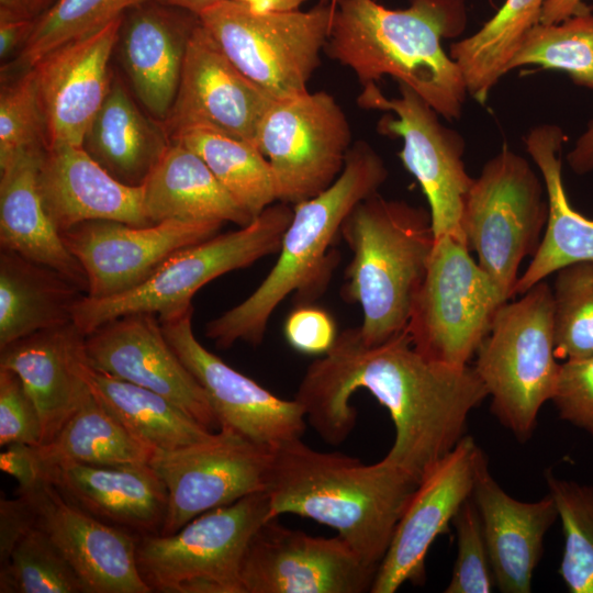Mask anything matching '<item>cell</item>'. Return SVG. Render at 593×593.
<instances>
[{"instance_id": "cell-1", "label": "cell", "mask_w": 593, "mask_h": 593, "mask_svg": "<svg viewBox=\"0 0 593 593\" xmlns=\"http://www.w3.org/2000/svg\"><path fill=\"white\" fill-rule=\"evenodd\" d=\"M359 390L384 406L393 422L385 458L418 482L466 435L469 414L489 396L473 367L425 358L406 329L369 346L357 326L338 333L333 347L309 365L294 400L322 439L339 445L356 426L351 396Z\"/></svg>"}, {"instance_id": "cell-2", "label": "cell", "mask_w": 593, "mask_h": 593, "mask_svg": "<svg viewBox=\"0 0 593 593\" xmlns=\"http://www.w3.org/2000/svg\"><path fill=\"white\" fill-rule=\"evenodd\" d=\"M466 24L465 0H410L400 10L374 0H337L324 49L361 86L391 76L452 121L468 91L441 40L459 36Z\"/></svg>"}, {"instance_id": "cell-3", "label": "cell", "mask_w": 593, "mask_h": 593, "mask_svg": "<svg viewBox=\"0 0 593 593\" xmlns=\"http://www.w3.org/2000/svg\"><path fill=\"white\" fill-rule=\"evenodd\" d=\"M417 484L385 457L366 465L298 438L272 448L266 492L270 519L294 514L326 525L378 570Z\"/></svg>"}, {"instance_id": "cell-4", "label": "cell", "mask_w": 593, "mask_h": 593, "mask_svg": "<svg viewBox=\"0 0 593 593\" xmlns=\"http://www.w3.org/2000/svg\"><path fill=\"white\" fill-rule=\"evenodd\" d=\"M388 177L380 155L365 141L351 145L344 169L326 190L293 205L279 256L261 283L244 301L205 324L204 334L220 349L236 342L257 346L273 311L291 293L311 303L326 288L338 261L331 246L350 211L378 192Z\"/></svg>"}, {"instance_id": "cell-5", "label": "cell", "mask_w": 593, "mask_h": 593, "mask_svg": "<svg viewBox=\"0 0 593 593\" xmlns=\"http://www.w3.org/2000/svg\"><path fill=\"white\" fill-rule=\"evenodd\" d=\"M339 234L353 253L342 298L361 307L362 342L382 344L406 329L435 244L430 213L377 192L350 211Z\"/></svg>"}, {"instance_id": "cell-6", "label": "cell", "mask_w": 593, "mask_h": 593, "mask_svg": "<svg viewBox=\"0 0 593 593\" xmlns=\"http://www.w3.org/2000/svg\"><path fill=\"white\" fill-rule=\"evenodd\" d=\"M474 370L491 396V411L518 440L533 435L541 406L551 401L560 366L555 353L552 289L544 280L497 310L479 346Z\"/></svg>"}, {"instance_id": "cell-7", "label": "cell", "mask_w": 593, "mask_h": 593, "mask_svg": "<svg viewBox=\"0 0 593 593\" xmlns=\"http://www.w3.org/2000/svg\"><path fill=\"white\" fill-rule=\"evenodd\" d=\"M292 215L290 204L272 203L246 226L175 251L150 278L130 291L105 299L83 295L74 306L72 323L88 335L128 314L166 318L183 313L192 309V298L210 281L278 253Z\"/></svg>"}, {"instance_id": "cell-8", "label": "cell", "mask_w": 593, "mask_h": 593, "mask_svg": "<svg viewBox=\"0 0 593 593\" xmlns=\"http://www.w3.org/2000/svg\"><path fill=\"white\" fill-rule=\"evenodd\" d=\"M270 519L266 491L208 511L172 535L138 536L136 561L152 592L244 593L240 566L256 530Z\"/></svg>"}, {"instance_id": "cell-9", "label": "cell", "mask_w": 593, "mask_h": 593, "mask_svg": "<svg viewBox=\"0 0 593 593\" xmlns=\"http://www.w3.org/2000/svg\"><path fill=\"white\" fill-rule=\"evenodd\" d=\"M335 7L257 12L224 0L200 14L202 25L233 65L275 100L309 91L321 64Z\"/></svg>"}, {"instance_id": "cell-10", "label": "cell", "mask_w": 593, "mask_h": 593, "mask_svg": "<svg viewBox=\"0 0 593 593\" xmlns=\"http://www.w3.org/2000/svg\"><path fill=\"white\" fill-rule=\"evenodd\" d=\"M545 184L506 145L488 160L466 197L461 228L469 249L508 301L517 271L534 255L548 217Z\"/></svg>"}, {"instance_id": "cell-11", "label": "cell", "mask_w": 593, "mask_h": 593, "mask_svg": "<svg viewBox=\"0 0 593 593\" xmlns=\"http://www.w3.org/2000/svg\"><path fill=\"white\" fill-rule=\"evenodd\" d=\"M469 251L451 236L435 240L406 326L422 356L455 367L468 366L507 302Z\"/></svg>"}, {"instance_id": "cell-12", "label": "cell", "mask_w": 593, "mask_h": 593, "mask_svg": "<svg viewBox=\"0 0 593 593\" xmlns=\"http://www.w3.org/2000/svg\"><path fill=\"white\" fill-rule=\"evenodd\" d=\"M256 145L269 161L277 201L294 205L326 190L342 174L351 128L332 94L307 91L273 101Z\"/></svg>"}, {"instance_id": "cell-13", "label": "cell", "mask_w": 593, "mask_h": 593, "mask_svg": "<svg viewBox=\"0 0 593 593\" xmlns=\"http://www.w3.org/2000/svg\"><path fill=\"white\" fill-rule=\"evenodd\" d=\"M398 83L400 97L391 99L376 83L362 86L357 104L366 110L394 114L382 116L378 131L402 138L399 157L426 195L435 240L451 236L467 245L461 216L474 178L468 175L462 160L465 139L457 131L445 126L439 114L412 88Z\"/></svg>"}, {"instance_id": "cell-14", "label": "cell", "mask_w": 593, "mask_h": 593, "mask_svg": "<svg viewBox=\"0 0 593 593\" xmlns=\"http://www.w3.org/2000/svg\"><path fill=\"white\" fill-rule=\"evenodd\" d=\"M271 461V447L227 428L192 445L155 452L149 465L168 493L159 534L172 535L208 511L266 491Z\"/></svg>"}, {"instance_id": "cell-15", "label": "cell", "mask_w": 593, "mask_h": 593, "mask_svg": "<svg viewBox=\"0 0 593 593\" xmlns=\"http://www.w3.org/2000/svg\"><path fill=\"white\" fill-rule=\"evenodd\" d=\"M266 521L253 535L240 566L244 593L370 592L377 569L338 535L312 536Z\"/></svg>"}, {"instance_id": "cell-16", "label": "cell", "mask_w": 593, "mask_h": 593, "mask_svg": "<svg viewBox=\"0 0 593 593\" xmlns=\"http://www.w3.org/2000/svg\"><path fill=\"white\" fill-rule=\"evenodd\" d=\"M192 313L193 307L159 322L169 345L204 390L219 428L271 448L301 438L307 422L301 404L279 398L208 350L193 333Z\"/></svg>"}, {"instance_id": "cell-17", "label": "cell", "mask_w": 593, "mask_h": 593, "mask_svg": "<svg viewBox=\"0 0 593 593\" xmlns=\"http://www.w3.org/2000/svg\"><path fill=\"white\" fill-rule=\"evenodd\" d=\"M221 226L179 220L145 226L96 220L60 235L86 272V295L105 299L138 287L175 251L219 234Z\"/></svg>"}, {"instance_id": "cell-18", "label": "cell", "mask_w": 593, "mask_h": 593, "mask_svg": "<svg viewBox=\"0 0 593 593\" xmlns=\"http://www.w3.org/2000/svg\"><path fill=\"white\" fill-rule=\"evenodd\" d=\"M482 451L471 436L465 435L422 477L396 524L370 592L394 593L406 582L424 583L429 547L448 530L471 496Z\"/></svg>"}, {"instance_id": "cell-19", "label": "cell", "mask_w": 593, "mask_h": 593, "mask_svg": "<svg viewBox=\"0 0 593 593\" xmlns=\"http://www.w3.org/2000/svg\"><path fill=\"white\" fill-rule=\"evenodd\" d=\"M273 101L233 65L200 20L188 43L175 102L163 123L170 137L206 127L257 147L259 125Z\"/></svg>"}, {"instance_id": "cell-20", "label": "cell", "mask_w": 593, "mask_h": 593, "mask_svg": "<svg viewBox=\"0 0 593 593\" xmlns=\"http://www.w3.org/2000/svg\"><path fill=\"white\" fill-rule=\"evenodd\" d=\"M27 497L41 528L82 582L86 593H150L136 561L137 535L110 525L43 481Z\"/></svg>"}, {"instance_id": "cell-21", "label": "cell", "mask_w": 593, "mask_h": 593, "mask_svg": "<svg viewBox=\"0 0 593 593\" xmlns=\"http://www.w3.org/2000/svg\"><path fill=\"white\" fill-rule=\"evenodd\" d=\"M89 365L101 372L154 391L212 429L215 415L200 383L166 339L158 316L118 317L85 337Z\"/></svg>"}, {"instance_id": "cell-22", "label": "cell", "mask_w": 593, "mask_h": 593, "mask_svg": "<svg viewBox=\"0 0 593 593\" xmlns=\"http://www.w3.org/2000/svg\"><path fill=\"white\" fill-rule=\"evenodd\" d=\"M121 20L53 49L32 67L45 118L47 148L60 144L82 146L111 85L109 61Z\"/></svg>"}, {"instance_id": "cell-23", "label": "cell", "mask_w": 593, "mask_h": 593, "mask_svg": "<svg viewBox=\"0 0 593 593\" xmlns=\"http://www.w3.org/2000/svg\"><path fill=\"white\" fill-rule=\"evenodd\" d=\"M200 16L158 0L122 15L116 46L135 94L164 122L175 102L187 47Z\"/></svg>"}, {"instance_id": "cell-24", "label": "cell", "mask_w": 593, "mask_h": 593, "mask_svg": "<svg viewBox=\"0 0 593 593\" xmlns=\"http://www.w3.org/2000/svg\"><path fill=\"white\" fill-rule=\"evenodd\" d=\"M85 337L70 322L33 333L0 349V368L20 378L36 406L42 445L53 440L91 395Z\"/></svg>"}, {"instance_id": "cell-25", "label": "cell", "mask_w": 593, "mask_h": 593, "mask_svg": "<svg viewBox=\"0 0 593 593\" xmlns=\"http://www.w3.org/2000/svg\"><path fill=\"white\" fill-rule=\"evenodd\" d=\"M471 497L478 508L495 585L504 593H529L544 539L558 518L550 494L535 502L508 495L494 480L482 451Z\"/></svg>"}, {"instance_id": "cell-26", "label": "cell", "mask_w": 593, "mask_h": 593, "mask_svg": "<svg viewBox=\"0 0 593 593\" xmlns=\"http://www.w3.org/2000/svg\"><path fill=\"white\" fill-rule=\"evenodd\" d=\"M38 186L44 206L60 234L96 220L137 226L152 224L144 212L143 186L120 182L82 146L48 147L40 168Z\"/></svg>"}, {"instance_id": "cell-27", "label": "cell", "mask_w": 593, "mask_h": 593, "mask_svg": "<svg viewBox=\"0 0 593 593\" xmlns=\"http://www.w3.org/2000/svg\"><path fill=\"white\" fill-rule=\"evenodd\" d=\"M46 481L104 523L137 536L160 533L168 493L149 463H69L48 470Z\"/></svg>"}, {"instance_id": "cell-28", "label": "cell", "mask_w": 593, "mask_h": 593, "mask_svg": "<svg viewBox=\"0 0 593 593\" xmlns=\"http://www.w3.org/2000/svg\"><path fill=\"white\" fill-rule=\"evenodd\" d=\"M45 153H24L0 167V246L55 269L87 294L86 272L43 203L38 174Z\"/></svg>"}, {"instance_id": "cell-29", "label": "cell", "mask_w": 593, "mask_h": 593, "mask_svg": "<svg viewBox=\"0 0 593 593\" xmlns=\"http://www.w3.org/2000/svg\"><path fill=\"white\" fill-rule=\"evenodd\" d=\"M524 139L544 179L548 217L539 246L517 279L515 294L525 293L562 267L593 261V219L571 205L563 184L560 153L566 134L558 125L541 124L533 127Z\"/></svg>"}, {"instance_id": "cell-30", "label": "cell", "mask_w": 593, "mask_h": 593, "mask_svg": "<svg viewBox=\"0 0 593 593\" xmlns=\"http://www.w3.org/2000/svg\"><path fill=\"white\" fill-rule=\"evenodd\" d=\"M143 205L152 224L179 220L243 227L254 220L201 157L174 141L143 184Z\"/></svg>"}, {"instance_id": "cell-31", "label": "cell", "mask_w": 593, "mask_h": 593, "mask_svg": "<svg viewBox=\"0 0 593 593\" xmlns=\"http://www.w3.org/2000/svg\"><path fill=\"white\" fill-rule=\"evenodd\" d=\"M171 144L161 121L148 118L114 78L89 125L85 150L120 182L139 187Z\"/></svg>"}, {"instance_id": "cell-32", "label": "cell", "mask_w": 593, "mask_h": 593, "mask_svg": "<svg viewBox=\"0 0 593 593\" xmlns=\"http://www.w3.org/2000/svg\"><path fill=\"white\" fill-rule=\"evenodd\" d=\"M67 277L14 251L0 254V349L33 333L72 322L86 294Z\"/></svg>"}, {"instance_id": "cell-33", "label": "cell", "mask_w": 593, "mask_h": 593, "mask_svg": "<svg viewBox=\"0 0 593 593\" xmlns=\"http://www.w3.org/2000/svg\"><path fill=\"white\" fill-rule=\"evenodd\" d=\"M93 396L154 452L171 451L209 437L210 428L163 395L89 366Z\"/></svg>"}, {"instance_id": "cell-34", "label": "cell", "mask_w": 593, "mask_h": 593, "mask_svg": "<svg viewBox=\"0 0 593 593\" xmlns=\"http://www.w3.org/2000/svg\"><path fill=\"white\" fill-rule=\"evenodd\" d=\"M46 473L69 463H149L154 451L137 440L91 393L56 437L35 447Z\"/></svg>"}, {"instance_id": "cell-35", "label": "cell", "mask_w": 593, "mask_h": 593, "mask_svg": "<svg viewBox=\"0 0 593 593\" xmlns=\"http://www.w3.org/2000/svg\"><path fill=\"white\" fill-rule=\"evenodd\" d=\"M546 0H505L471 36L450 45L449 55L462 74L468 94L484 104L526 34L540 22Z\"/></svg>"}, {"instance_id": "cell-36", "label": "cell", "mask_w": 593, "mask_h": 593, "mask_svg": "<svg viewBox=\"0 0 593 593\" xmlns=\"http://www.w3.org/2000/svg\"><path fill=\"white\" fill-rule=\"evenodd\" d=\"M170 138L201 157L254 219L277 201L269 161L255 145L206 127L187 128Z\"/></svg>"}, {"instance_id": "cell-37", "label": "cell", "mask_w": 593, "mask_h": 593, "mask_svg": "<svg viewBox=\"0 0 593 593\" xmlns=\"http://www.w3.org/2000/svg\"><path fill=\"white\" fill-rule=\"evenodd\" d=\"M527 65L558 69L593 91V12L586 10L555 24L538 23L526 34L507 71Z\"/></svg>"}, {"instance_id": "cell-38", "label": "cell", "mask_w": 593, "mask_h": 593, "mask_svg": "<svg viewBox=\"0 0 593 593\" xmlns=\"http://www.w3.org/2000/svg\"><path fill=\"white\" fill-rule=\"evenodd\" d=\"M144 1L147 0H55L35 18L13 67L21 71L32 68L53 49L99 31Z\"/></svg>"}, {"instance_id": "cell-39", "label": "cell", "mask_w": 593, "mask_h": 593, "mask_svg": "<svg viewBox=\"0 0 593 593\" xmlns=\"http://www.w3.org/2000/svg\"><path fill=\"white\" fill-rule=\"evenodd\" d=\"M545 477L564 537L559 574L570 593H593V486Z\"/></svg>"}, {"instance_id": "cell-40", "label": "cell", "mask_w": 593, "mask_h": 593, "mask_svg": "<svg viewBox=\"0 0 593 593\" xmlns=\"http://www.w3.org/2000/svg\"><path fill=\"white\" fill-rule=\"evenodd\" d=\"M0 564L1 593H86L71 566L36 525Z\"/></svg>"}, {"instance_id": "cell-41", "label": "cell", "mask_w": 593, "mask_h": 593, "mask_svg": "<svg viewBox=\"0 0 593 593\" xmlns=\"http://www.w3.org/2000/svg\"><path fill=\"white\" fill-rule=\"evenodd\" d=\"M552 289L558 360L593 356V261L559 269Z\"/></svg>"}, {"instance_id": "cell-42", "label": "cell", "mask_w": 593, "mask_h": 593, "mask_svg": "<svg viewBox=\"0 0 593 593\" xmlns=\"http://www.w3.org/2000/svg\"><path fill=\"white\" fill-rule=\"evenodd\" d=\"M47 149L45 118L33 68L3 81L0 93V167L16 156Z\"/></svg>"}, {"instance_id": "cell-43", "label": "cell", "mask_w": 593, "mask_h": 593, "mask_svg": "<svg viewBox=\"0 0 593 593\" xmlns=\"http://www.w3.org/2000/svg\"><path fill=\"white\" fill-rule=\"evenodd\" d=\"M457 557L446 593H489L495 579L478 508L470 496L452 521Z\"/></svg>"}, {"instance_id": "cell-44", "label": "cell", "mask_w": 593, "mask_h": 593, "mask_svg": "<svg viewBox=\"0 0 593 593\" xmlns=\"http://www.w3.org/2000/svg\"><path fill=\"white\" fill-rule=\"evenodd\" d=\"M42 445V426L36 406L20 378L0 368V445Z\"/></svg>"}, {"instance_id": "cell-45", "label": "cell", "mask_w": 593, "mask_h": 593, "mask_svg": "<svg viewBox=\"0 0 593 593\" xmlns=\"http://www.w3.org/2000/svg\"><path fill=\"white\" fill-rule=\"evenodd\" d=\"M551 401L561 419L593 438V356L561 362Z\"/></svg>"}, {"instance_id": "cell-46", "label": "cell", "mask_w": 593, "mask_h": 593, "mask_svg": "<svg viewBox=\"0 0 593 593\" xmlns=\"http://www.w3.org/2000/svg\"><path fill=\"white\" fill-rule=\"evenodd\" d=\"M288 344L305 355L323 356L334 345L338 332L333 316L311 303L296 304L284 321Z\"/></svg>"}, {"instance_id": "cell-47", "label": "cell", "mask_w": 593, "mask_h": 593, "mask_svg": "<svg viewBox=\"0 0 593 593\" xmlns=\"http://www.w3.org/2000/svg\"><path fill=\"white\" fill-rule=\"evenodd\" d=\"M35 447L15 443L5 446L0 454V469L16 480L19 492L32 490L46 481Z\"/></svg>"}, {"instance_id": "cell-48", "label": "cell", "mask_w": 593, "mask_h": 593, "mask_svg": "<svg viewBox=\"0 0 593 593\" xmlns=\"http://www.w3.org/2000/svg\"><path fill=\"white\" fill-rule=\"evenodd\" d=\"M35 525L27 497L18 493L12 500L0 502V562L4 561L18 540Z\"/></svg>"}, {"instance_id": "cell-49", "label": "cell", "mask_w": 593, "mask_h": 593, "mask_svg": "<svg viewBox=\"0 0 593 593\" xmlns=\"http://www.w3.org/2000/svg\"><path fill=\"white\" fill-rule=\"evenodd\" d=\"M35 19L0 12V58L7 60L25 45Z\"/></svg>"}, {"instance_id": "cell-50", "label": "cell", "mask_w": 593, "mask_h": 593, "mask_svg": "<svg viewBox=\"0 0 593 593\" xmlns=\"http://www.w3.org/2000/svg\"><path fill=\"white\" fill-rule=\"evenodd\" d=\"M567 161L577 175L593 172V120L568 153Z\"/></svg>"}, {"instance_id": "cell-51", "label": "cell", "mask_w": 593, "mask_h": 593, "mask_svg": "<svg viewBox=\"0 0 593 593\" xmlns=\"http://www.w3.org/2000/svg\"><path fill=\"white\" fill-rule=\"evenodd\" d=\"M583 0H546L541 10L540 23L555 24L586 10Z\"/></svg>"}, {"instance_id": "cell-52", "label": "cell", "mask_w": 593, "mask_h": 593, "mask_svg": "<svg viewBox=\"0 0 593 593\" xmlns=\"http://www.w3.org/2000/svg\"><path fill=\"white\" fill-rule=\"evenodd\" d=\"M46 8V0H0V12L35 19Z\"/></svg>"}, {"instance_id": "cell-53", "label": "cell", "mask_w": 593, "mask_h": 593, "mask_svg": "<svg viewBox=\"0 0 593 593\" xmlns=\"http://www.w3.org/2000/svg\"><path fill=\"white\" fill-rule=\"evenodd\" d=\"M257 12H289L300 10L307 0H232Z\"/></svg>"}, {"instance_id": "cell-54", "label": "cell", "mask_w": 593, "mask_h": 593, "mask_svg": "<svg viewBox=\"0 0 593 593\" xmlns=\"http://www.w3.org/2000/svg\"><path fill=\"white\" fill-rule=\"evenodd\" d=\"M158 1L169 4V5L184 9L187 11H190L194 14L200 15L204 11L209 10L210 8L219 4L220 2L224 0H158Z\"/></svg>"}, {"instance_id": "cell-55", "label": "cell", "mask_w": 593, "mask_h": 593, "mask_svg": "<svg viewBox=\"0 0 593 593\" xmlns=\"http://www.w3.org/2000/svg\"><path fill=\"white\" fill-rule=\"evenodd\" d=\"M337 0H321L320 2L323 4H331L335 7Z\"/></svg>"}, {"instance_id": "cell-56", "label": "cell", "mask_w": 593, "mask_h": 593, "mask_svg": "<svg viewBox=\"0 0 593 593\" xmlns=\"http://www.w3.org/2000/svg\"><path fill=\"white\" fill-rule=\"evenodd\" d=\"M54 2H55V0H46V8H45V10H46L52 3H54Z\"/></svg>"}]
</instances>
